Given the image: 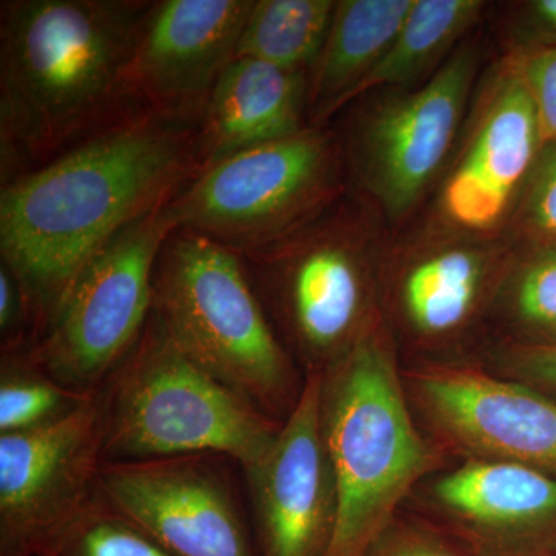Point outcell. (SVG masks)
I'll use <instances>...</instances> for the list:
<instances>
[{"mask_svg":"<svg viewBox=\"0 0 556 556\" xmlns=\"http://www.w3.org/2000/svg\"><path fill=\"white\" fill-rule=\"evenodd\" d=\"M404 383L420 427L452 459L508 460L556 475L555 399L455 362L404 368Z\"/></svg>","mask_w":556,"mask_h":556,"instance_id":"obj_9","label":"cell"},{"mask_svg":"<svg viewBox=\"0 0 556 556\" xmlns=\"http://www.w3.org/2000/svg\"><path fill=\"white\" fill-rule=\"evenodd\" d=\"M515 70L535 104L541 139L556 144V46L526 54Z\"/></svg>","mask_w":556,"mask_h":556,"instance_id":"obj_27","label":"cell"},{"mask_svg":"<svg viewBox=\"0 0 556 556\" xmlns=\"http://www.w3.org/2000/svg\"><path fill=\"white\" fill-rule=\"evenodd\" d=\"M308 93L303 70L236 58L201 112L195 141L199 169L239 150L302 131Z\"/></svg>","mask_w":556,"mask_h":556,"instance_id":"obj_17","label":"cell"},{"mask_svg":"<svg viewBox=\"0 0 556 556\" xmlns=\"http://www.w3.org/2000/svg\"><path fill=\"white\" fill-rule=\"evenodd\" d=\"M100 399L104 460L215 455L244 470L265 457L283 422L186 356L153 313Z\"/></svg>","mask_w":556,"mask_h":556,"instance_id":"obj_5","label":"cell"},{"mask_svg":"<svg viewBox=\"0 0 556 556\" xmlns=\"http://www.w3.org/2000/svg\"><path fill=\"white\" fill-rule=\"evenodd\" d=\"M153 291V314L186 356L266 415L287 419L305 379L270 327L240 254L175 229Z\"/></svg>","mask_w":556,"mask_h":556,"instance_id":"obj_4","label":"cell"},{"mask_svg":"<svg viewBox=\"0 0 556 556\" xmlns=\"http://www.w3.org/2000/svg\"><path fill=\"white\" fill-rule=\"evenodd\" d=\"M473 73V56L460 51L422 89L368 119L358 142V164L391 217L407 214L437 174L455 137Z\"/></svg>","mask_w":556,"mask_h":556,"instance_id":"obj_15","label":"cell"},{"mask_svg":"<svg viewBox=\"0 0 556 556\" xmlns=\"http://www.w3.org/2000/svg\"><path fill=\"white\" fill-rule=\"evenodd\" d=\"M415 0H343L336 5L328 38L309 80L317 119L346 104L351 91L391 46Z\"/></svg>","mask_w":556,"mask_h":556,"instance_id":"obj_19","label":"cell"},{"mask_svg":"<svg viewBox=\"0 0 556 556\" xmlns=\"http://www.w3.org/2000/svg\"><path fill=\"white\" fill-rule=\"evenodd\" d=\"M152 3L13 0L2 3V178L24 161H49L135 105L129 70ZM5 179V181H7ZM3 181V182H5Z\"/></svg>","mask_w":556,"mask_h":556,"instance_id":"obj_2","label":"cell"},{"mask_svg":"<svg viewBox=\"0 0 556 556\" xmlns=\"http://www.w3.org/2000/svg\"><path fill=\"white\" fill-rule=\"evenodd\" d=\"M169 203L116 233L79 269L42 321L28 361L61 386L98 393L148 327Z\"/></svg>","mask_w":556,"mask_h":556,"instance_id":"obj_6","label":"cell"},{"mask_svg":"<svg viewBox=\"0 0 556 556\" xmlns=\"http://www.w3.org/2000/svg\"><path fill=\"white\" fill-rule=\"evenodd\" d=\"M199 121L138 110L3 182L2 263L20 278L38 329L108 241L192 179Z\"/></svg>","mask_w":556,"mask_h":556,"instance_id":"obj_1","label":"cell"},{"mask_svg":"<svg viewBox=\"0 0 556 556\" xmlns=\"http://www.w3.org/2000/svg\"><path fill=\"white\" fill-rule=\"evenodd\" d=\"M530 11L541 30L556 36V0H536L530 5Z\"/></svg>","mask_w":556,"mask_h":556,"instance_id":"obj_30","label":"cell"},{"mask_svg":"<svg viewBox=\"0 0 556 556\" xmlns=\"http://www.w3.org/2000/svg\"><path fill=\"white\" fill-rule=\"evenodd\" d=\"M244 473L262 556L327 555L338 486L321 422V372H306L273 447Z\"/></svg>","mask_w":556,"mask_h":556,"instance_id":"obj_13","label":"cell"},{"mask_svg":"<svg viewBox=\"0 0 556 556\" xmlns=\"http://www.w3.org/2000/svg\"><path fill=\"white\" fill-rule=\"evenodd\" d=\"M336 5L332 0H254L236 58L303 72L314 67Z\"/></svg>","mask_w":556,"mask_h":556,"instance_id":"obj_20","label":"cell"},{"mask_svg":"<svg viewBox=\"0 0 556 556\" xmlns=\"http://www.w3.org/2000/svg\"><path fill=\"white\" fill-rule=\"evenodd\" d=\"M215 455L104 460L98 495L174 556H257Z\"/></svg>","mask_w":556,"mask_h":556,"instance_id":"obj_11","label":"cell"},{"mask_svg":"<svg viewBox=\"0 0 556 556\" xmlns=\"http://www.w3.org/2000/svg\"><path fill=\"white\" fill-rule=\"evenodd\" d=\"M28 320H35L30 299L20 278L2 263L0 265V332L3 353L21 350L22 332Z\"/></svg>","mask_w":556,"mask_h":556,"instance_id":"obj_29","label":"cell"},{"mask_svg":"<svg viewBox=\"0 0 556 556\" xmlns=\"http://www.w3.org/2000/svg\"><path fill=\"white\" fill-rule=\"evenodd\" d=\"M404 510L477 556H556V475L460 457L427 478Z\"/></svg>","mask_w":556,"mask_h":556,"instance_id":"obj_12","label":"cell"},{"mask_svg":"<svg viewBox=\"0 0 556 556\" xmlns=\"http://www.w3.org/2000/svg\"><path fill=\"white\" fill-rule=\"evenodd\" d=\"M492 278L489 258L475 249L447 248L422 255L397 280L402 324L426 345L455 338L478 316Z\"/></svg>","mask_w":556,"mask_h":556,"instance_id":"obj_18","label":"cell"},{"mask_svg":"<svg viewBox=\"0 0 556 556\" xmlns=\"http://www.w3.org/2000/svg\"><path fill=\"white\" fill-rule=\"evenodd\" d=\"M485 368L556 401V343L510 340L492 351Z\"/></svg>","mask_w":556,"mask_h":556,"instance_id":"obj_26","label":"cell"},{"mask_svg":"<svg viewBox=\"0 0 556 556\" xmlns=\"http://www.w3.org/2000/svg\"><path fill=\"white\" fill-rule=\"evenodd\" d=\"M100 391L49 426L0 434V556H40L98 497Z\"/></svg>","mask_w":556,"mask_h":556,"instance_id":"obj_10","label":"cell"},{"mask_svg":"<svg viewBox=\"0 0 556 556\" xmlns=\"http://www.w3.org/2000/svg\"><path fill=\"white\" fill-rule=\"evenodd\" d=\"M254 0H163L142 22L129 70L141 110L200 118L237 56Z\"/></svg>","mask_w":556,"mask_h":556,"instance_id":"obj_14","label":"cell"},{"mask_svg":"<svg viewBox=\"0 0 556 556\" xmlns=\"http://www.w3.org/2000/svg\"><path fill=\"white\" fill-rule=\"evenodd\" d=\"M332 172L331 142L303 129L201 167L170 214L177 229L248 254L302 229L331 193Z\"/></svg>","mask_w":556,"mask_h":556,"instance_id":"obj_7","label":"cell"},{"mask_svg":"<svg viewBox=\"0 0 556 556\" xmlns=\"http://www.w3.org/2000/svg\"><path fill=\"white\" fill-rule=\"evenodd\" d=\"M506 305L525 342L556 343V247L541 248L506 285Z\"/></svg>","mask_w":556,"mask_h":556,"instance_id":"obj_23","label":"cell"},{"mask_svg":"<svg viewBox=\"0 0 556 556\" xmlns=\"http://www.w3.org/2000/svg\"><path fill=\"white\" fill-rule=\"evenodd\" d=\"M529 232L543 241L541 248L556 247V144L544 153L532 175L525 203Z\"/></svg>","mask_w":556,"mask_h":556,"instance_id":"obj_28","label":"cell"},{"mask_svg":"<svg viewBox=\"0 0 556 556\" xmlns=\"http://www.w3.org/2000/svg\"><path fill=\"white\" fill-rule=\"evenodd\" d=\"M97 393L61 386L36 367L21 350L2 354L0 434L49 426L86 404Z\"/></svg>","mask_w":556,"mask_h":556,"instance_id":"obj_22","label":"cell"},{"mask_svg":"<svg viewBox=\"0 0 556 556\" xmlns=\"http://www.w3.org/2000/svg\"><path fill=\"white\" fill-rule=\"evenodd\" d=\"M40 556H174L116 515L98 495Z\"/></svg>","mask_w":556,"mask_h":556,"instance_id":"obj_24","label":"cell"},{"mask_svg":"<svg viewBox=\"0 0 556 556\" xmlns=\"http://www.w3.org/2000/svg\"><path fill=\"white\" fill-rule=\"evenodd\" d=\"M478 0H415L401 30L375 68L351 91L346 104L372 89L407 83L475 21Z\"/></svg>","mask_w":556,"mask_h":556,"instance_id":"obj_21","label":"cell"},{"mask_svg":"<svg viewBox=\"0 0 556 556\" xmlns=\"http://www.w3.org/2000/svg\"><path fill=\"white\" fill-rule=\"evenodd\" d=\"M240 257L273 298L306 372L339 364L379 313L367 262L342 226L299 229Z\"/></svg>","mask_w":556,"mask_h":556,"instance_id":"obj_8","label":"cell"},{"mask_svg":"<svg viewBox=\"0 0 556 556\" xmlns=\"http://www.w3.org/2000/svg\"><path fill=\"white\" fill-rule=\"evenodd\" d=\"M367 556H477L427 519L402 510Z\"/></svg>","mask_w":556,"mask_h":556,"instance_id":"obj_25","label":"cell"},{"mask_svg":"<svg viewBox=\"0 0 556 556\" xmlns=\"http://www.w3.org/2000/svg\"><path fill=\"white\" fill-rule=\"evenodd\" d=\"M541 142L535 104L515 70L497 89L445 186V215L466 229L495 226L535 164Z\"/></svg>","mask_w":556,"mask_h":556,"instance_id":"obj_16","label":"cell"},{"mask_svg":"<svg viewBox=\"0 0 556 556\" xmlns=\"http://www.w3.org/2000/svg\"><path fill=\"white\" fill-rule=\"evenodd\" d=\"M321 422L338 486L325 556H367L417 486L453 460L413 412L382 314L339 364L321 372Z\"/></svg>","mask_w":556,"mask_h":556,"instance_id":"obj_3","label":"cell"}]
</instances>
